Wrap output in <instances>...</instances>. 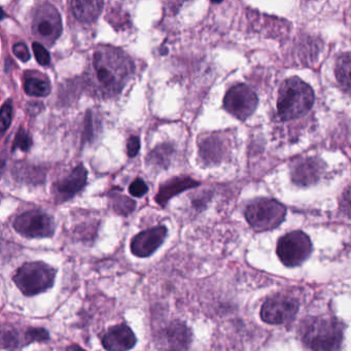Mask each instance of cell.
<instances>
[{"label":"cell","mask_w":351,"mask_h":351,"mask_svg":"<svg viewBox=\"0 0 351 351\" xmlns=\"http://www.w3.org/2000/svg\"><path fill=\"white\" fill-rule=\"evenodd\" d=\"M14 54L20 60L23 61V62H27V61L30 60V55L29 50H28L27 46L23 43H18L14 46L13 48Z\"/></svg>","instance_id":"4316f807"},{"label":"cell","mask_w":351,"mask_h":351,"mask_svg":"<svg viewBox=\"0 0 351 351\" xmlns=\"http://www.w3.org/2000/svg\"><path fill=\"white\" fill-rule=\"evenodd\" d=\"M167 234L165 226H158L141 232L131 240V252L137 258H149L164 243Z\"/></svg>","instance_id":"7c38bea8"},{"label":"cell","mask_w":351,"mask_h":351,"mask_svg":"<svg viewBox=\"0 0 351 351\" xmlns=\"http://www.w3.org/2000/svg\"><path fill=\"white\" fill-rule=\"evenodd\" d=\"M32 49H34V56H36V61H38L40 65H43V66H48L51 62V56L48 51L45 49V47L38 44V43H34V44H32Z\"/></svg>","instance_id":"d4e9b609"},{"label":"cell","mask_w":351,"mask_h":351,"mask_svg":"<svg viewBox=\"0 0 351 351\" xmlns=\"http://www.w3.org/2000/svg\"><path fill=\"white\" fill-rule=\"evenodd\" d=\"M258 102V96L254 90L247 85L239 84L232 87L226 94L223 106L232 116L243 121L254 114Z\"/></svg>","instance_id":"30bf717a"},{"label":"cell","mask_w":351,"mask_h":351,"mask_svg":"<svg viewBox=\"0 0 351 351\" xmlns=\"http://www.w3.org/2000/svg\"><path fill=\"white\" fill-rule=\"evenodd\" d=\"M32 32L36 38L52 45L62 32V22L58 11L50 3H43L34 16Z\"/></svg>","instance_id":"ba28073f"},{"label":"cell","mask_w":351,"mask_h":351,"mask_svg":"<svg viewBox=\"0 0 351 351\" xmlns=\"http://www.w3.org/2000/svg\"><path fill=\"white\" fill-rule=\"evenodd\" d=\"M110 204H112V209L121 215H130L134 211L135 206H136L134 200L120 194H114L110 196Z\"/></svg>","instance_id":"44dd1931"},{"label":"cell","mask_w":351,"mask_h":351,"mask_svg":"<svg viewBox=\"0 0 351 351\" xmlns=\"http://www.w3.org/2000/svg\"><path fill=\"white\" fill-rule=\"evenodd\" d=\"M324 163L317 158H306L293 164L291 180L300 186H309L315 184L324 173Z\"/></svg>","instance_id":"9a60e30c"},{"label":"cell","mask_w":351,"mask_h":351,"mask_svg":"<svg viewBox=\"0 0 351 351\" xmlns=\"http://www.w3.org/2000/svg\"><path fill=\"white\" fill-rule=\"evenodd\" d=\"M147 191H149V188H147V184L141 178H136L129 186L130 194L133 197H137V198L145 196Z\"/></svg>","instance_id":"484cf974"},{"label":"cell","mask_w":351,"mask_h":351,"mask_svg":"<svg viewBox=\"0 0 351 351\" xmlns=\"http://www.w3.org/2000/svg\"><path fill=\"white\" fill-rule=\"evenodd\" d=\"M93 73L98 89L106 96L120 93L134 73V65L118 49L100 47L94 53Z\"/></svg>","instance_id":"6da1fadb"},{"label":"cell","mask_w":351,"mask_h":351,"mask_svg":"<svg viewBox=\"0 0 351 351\" xmlns=\"http://www.w3.org/2000/svg\"><path fill=\"white\" fill-rule=\"evenodd\" d=\"M313 104V90L305 82L297 77L283 82L277 100V110L282 120L291 121L303 117L311 110Z\"/></svg>","instance_id":"3957f363"},{"label":"cell","mask_w":351,"mask_h":351,"mask_svg":"<svg viewBox=\"0 0 351 351\" xmlns=\"http://www.w3.org/2000/svg\"><path fill=\"white\" fill-rule=\"evenodd\" d=\"M26 346L25 340L21 338L19 330L12 326H3L1 334V347L5 350L15 351Z\"/></svg>","instance_id":"ffe728a7"},{"label":"cell","mask_w":351,"mask_h":351,"mask_svg":"<svg viewBox=\"0 0 351 351\" xmlns=\"http://www.w3.org/2000/svg\"><path fill=\"white\" fill-rule=\"evenodd\" d=\"M66 351H86L85 349L80 347L79 345H71V346L67 347Z\"/></svg>","instance_id":"f546056e"},{"label":"cell","mask_w":351,"mask_h":351,"mask_svg":"<svg viewBox=\"0 0 351 351\" xmlns=\"http://www.w3.org/2000/svg\"><path fill=\"white\" fill-rule=\"evenodd\" d=\"M104 3L102 1H81L75 0L71 3L73 15L80 21L90 23L95 21L101 13Z\"/></svg>","instance_id":"ac0fdd59"},{"label":"cell","mask_w":351,"mask_h":351,"mask_svg":"<svg viewBox=\"0 0 351 351\" xmlns=\"http://www.w3.org/2000/svg\"><path fill=\"white\" fill-rule=\"evenodd\" d=\"M32 145V139L30 135L28 134L27 131L21 127L18 131L17 135H16L15 141L13 143V152L16 149H21L22 152L29 151L30 147Z\"/></svg>","instance_id":"7402d4cb"},{"label":"cell","mask_w":351,"mask_h":351,"mask_svg":"<svg viewBox=\"0 0 351 351\" xmlns=\"http://www.w3.org/2000/svg\"><path fill=\"white\" fill-rule=\"evenodd\" d=\"M304 344L313 351H339L342 346V324L334 317L306 318L300 326Z\"/></svg>","instance_id":"7a4b0ae2"},{"label":"cell","mask_w":351,"mask_h":351,"mask_svg":"<svg viewBox=\"0 0 351 351\" xmlns=\"http://www.w3.org/2000/svg\"><path fill=\"white\" fill-rule=\"evenodd\" d=\"M88 172L85 166L79 165L69 176L59 180L54 186L55 198L58 202H65L83 190L87 182Z\"/></svg>","instance_id":"4fadbf2b"},{"label":"cell","mask_w":351,"mask_h":351,"mask_svg":"<svg viewBox=\"0 0 351 351\" xmlns=\"http://www.w3.org/2000/svg\"><path fill=\"white\" fill-rule=\"evenodd\" d=\"M139 149H141V141L138 137H130L127 143V153H128L129 157L134 158L138 154Z\"/></svg>","instance_id":"f1b7e54d"},{"label":"cell","mask_w":351,"mask_h":351,"mask_svg":"<svg viewBox=\"0 0 351 351\" xmlns=\"http://www.w3.org/2000/svg\"><path fill=\"white\" fill-rule=\"evenodd\" d=\"M102 346L108 351H128L134 348L137 338L126 324L112 326L101 338Z\"/></svg>","instance_id":"5bb4252c"},{"label":"cell","mask_w":351,"mask_h":351,"mask_svg":"<svg viewBox=\"0 0 351 351\" xmlns=\"http://www.w3.org/2000/svg\"><path fill=\"white\" fill-rule=\"evenodd\" d=\"M197 186H199V182L191 178L180 176V178H172L160 188L159 193L156 196V201L161 206H165L172 197Z\"/></svg>","instance_id":"2e32d148"},{"label":"cell","mask_w":351,"mask_h":351,"mask_svg":"<svg viewBox=\"0 0 351 351\" xmlns=\"http://www.w3.org/2000/svg\"><path fill=\"white\" fill-rule=\"evenodd\" d=\"M340 206L343 213L351 217V186L343 193Z\"/></svg>","instance_id":"83f0119b"},{"label":"cell","mask_w":351,"mask_h":351,"mask_svg":"<svg viewBox=\"0 0 351 351\" xmlns=\"http://www.w3.org/2000/svg\"><path fill=\"white\" fill-rule=\"evenodd\" d=\"M285 207L273 199L254 200L245 210L246 221L258 232L270 231L278 227L285 221Z\"/></svg>","instance_id":"5b68a950"},{"label":"cell","mask_w":351,"mask_h":351,"mask_svg":"<svg viewBox=\"0 0 351 351\" xmlns=\"http://www.w3.org/2000/svg\"><path fill=\"white\" fill-rule=\"evenodd\" d=\"M12 118H13V104L11 100H8L1 108V134H5L11 125Z\"/></svg>","instance_id":"cb8c5ba5"},{"label":"cell","mask_w":351,"mask_h":351,"mask_svg":"<svg viewBox=\"0 0 351 351\" xmlns=\"http://www.w3.org/2000/svg\"><path fill=\"white\" fill-rule=\"evenodd\" d=\"M299 302L287 295L268 298L261 309V318L269 324H285L297 315Z\"/></svg>","instance_id":"9c48e42d"},{"label":"cell","mask_w":351,"mask_h":351,"mask_svg":"<svg viewBox=\"0 0 351 351\" xmlns=\"http://www.w3.org/2000/svg\"><path fill=\"white\" fill-rule=\"evenodd\" d=\"M25 93L34 97H46L51 93L50 81L46 75L40 73H27L24 79Z\"/></svg>","instance_id":"e0dca14e"},{"label":"cell","mask_w":351,"mask_h":351,"mask_svg":"<svg viewBox=\"0 0 351 351\" xmlns=\"http://www.w3.org/2000/svg\"><path fill=\"white\" fill-rule=\"evenodd\" d=\"M335 73L341 88L346 93L351 94V52L345 53L339 57Z\"/></svg>","instance_id":"d6986e66"},{"label":"cell","mask_w":351,"mask_h":351,"mask_svg":"<svg viewBox=\"0 0 351 351\" xmlns=\"http://www.w3.org/2000/svg\"><path fill=\"white\" fill-rule=\"evenodd\" d=\"M193 341V332L186 322L173 320L157 335L158 347L162 351H188Z\"/></svg>","instance_id":"8fae6325"},{"label":"cell","mask_w":351,"mask_h":351,"mask_svg":"<svg viewBox=\"0 0 351 351\" xmlns=\"http://www.w3.org/2000/svg\"><path fill=\"white\" fill-rule=\"evenodd\" d=\"M25 337L27 345L36 342H47L50 340V334L44 328H29L25 332Z\"/></svg>","instance_id":"603a6c76"},{"label":"cell","mask_w":351,"mask_h":351,"mask_svg":"<svg viewBox=\"0 0 351 351\" xmlns=\"http://www.w3.org/2000/svg\"><path fill=\"white\" fill-rule=\"evenodd\" d=\"M14 229L26 238H49L55 233L52 217L42 210H29L18 215Z\"/></svg>","instance_id":"52a82bcc"},{"label":"cell","mask_w":351,"mask_h":351,"mask_svg":"<svg viewBox=\"0 0 351 351\" xmlns=\"http://www.w3.org/2000/svg\"><path fill=\"white\" fill-rule=\"evenodd\" d=\"M56 275L54 267L38 261L22 265L14 275L13 281L24 295L34 297L52 289Z\"/></svg>","instance_id":"277c9868"},{"label":"cell","mask_w":351,"mask_h":351,"mask_svg":"<svg viewBox=\"0 0 351 351\" xmlns=\"http://www.w3.org/2000/svg\"><path fill=\"white\" fill-rule=\"evenodd\" d=\"M276 252L285 266L289 268L300 266L311 254V240L304 232H291L279 239Z\"/></svg>","instance_id":"8992f818"}]
</instances>
